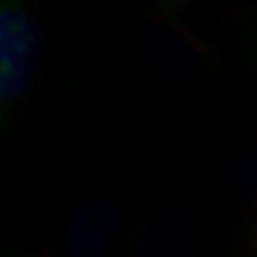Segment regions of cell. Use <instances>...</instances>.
Here are the masks:
<instances>
[{
    "label": "cell",
    "mask_w": 257,
    "mask_h": 257,
    "mask_svg": "<svg viewBox=\"0 0 257 257\" xmlns=\"http://www.w3.org/2000/svg\"><path fill=\"white\" fill-rule=\"evenodd\" d=\"M43 55V34L22 3L5 0L0 8V105L3 121L27 98Z\"/></svg>",
    "instance_id": "cell-1"
},
{
    "label": "cell",
    "mask_w": 257,
    "mask_h": 257,
    "mask_svg": "<svg viewBox=\"0 0 257 257\" xmlns=\"http://www.w3.org/2000/svg\"><path fill=\"white\" fill-rule=\"evenodd\" d=\"M117 231V202L93 198L81 202L64 226V250L69 257H107Z\"/></svg>",
    "instance_id": "cell-2"
},
{
    "label": "cell",
    "mask_w": 257,
    "mask_h": 257,
    "mask_svg": "<svg viewBox=\"0 0 257 257\" xmlns=\"http://www.w3.org/2000/svg\"><path fill=\"white\" fill-rule=\"evenodd\" d=\"M134 257H198V248L181 219H157L141 231Z\"/></svg>",
    "instance_id": "cell-3"
},
{
    "label": "cell",
    "mask_w": 257,
    "mask_h": 257,
    "mask_svg": "<svg viewBox=\"0 0 257 257\" xmlns=\"http://www.w3.org/2000/svg\"><path fill=\"white\" fill-rule=\"evenodd\" d=\"M233 181L243 195H248L250 200L257 202V150L243 155L233 165Z\"/></svg>",
    "instance_id": "cell-4"
},
{
    "label": "cell",
    "mask_w": 257,
    "mask_h": 257,
    "mask_svg": "<svg viewBox=\"0 0 257 257\" xmlns=\"http://www.w3.org/2000/svg\"><path fill=\"white\" fill-rule=\"evenodd\" d=\"M36 257H53V255H36Z\"/></svg>",
    "instance_id": "cell-5"
}]
</instances>
